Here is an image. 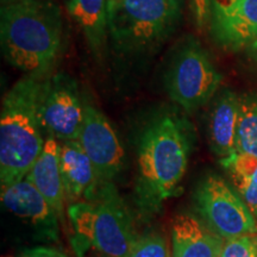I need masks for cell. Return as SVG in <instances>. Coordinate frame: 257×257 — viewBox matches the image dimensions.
Wrapping results in <instances>:
<instances>
[{
  "instance_id": "1",
  "label": "cell",
  "mask_w": 257,
  "mask_h": 257,
  "mask_svg": "<svg viewBox=\"0 0 257 257\" xmlns=\"http://www.w3.org/2000/svg\"><path fill=\"white\" fill-rule=\"evenodd\" d=\"M192 148L188 121L178 115H160L144 127L138 141L136 182L137 201L144 213H156L163 202L178 195Z\"/></svg>"
},
{
  "instance_id": "2",
  "label": "cell",
  "mask_w": 257,
  "mask_h": 257,
  "mask_svg": "<svg viewBox=\"0 0 257 257\" xmlns=\"http://www.w3.org/2000/svg\"><path fill=\"white\" fill-rule=\"evenodd\" d=\"M0 37L8 62L24 73L43 75L60 51V10L49 0L2 5Z\"/></svg>"
},
{
  "instance_id": "3",
  "label": "cell",
  "mask_w": 257,
  "mask_h": 257,
  "mask_svg": "<svg viewBox=\"0 0 257 257\" xmlns=\"http://www.w3.org/2000/svg\"><path fill=\"white\" fill-rule=\"evenodd\" d=\"M44 78L21 79L6 93L0 114V185L2 188L27 178L44 147L40 117Z\"/></svg>"
},
{
  "instance_id": "4",
  "label": "cell",
  "mask_w": 257,
  "mask_h": 257,
  "mask_svg": "<svg viewBox=\"0 0 257 257\" xmlns=\"http://www.w3.org/2000/svg\"><path fill=\"white\" fill-rule=\"evenodd\" d=\"M79 256L88 249L110 257H126L136 242L134 219L113 182L99 184L87 200L68 206Z\"/></svg>"
},
{
  "instance_id": "5",
  "label": "cell",
  "mask_w": 257,
  "mask_h": 257,
  "mask_svg": "<svg viewBox=\"0 0 257 257\" xmlns=\"http://www.w3.org/2000/svg\"><path fill=\"white\" fill-rule=\"evenodd\" d=\"M180 11L172 0H107V32L118 50L142 53L172 34Z\"/></svg>"
},
{
  "instance_id": "6",
  "label": "cell",
  "mask_w": 257,
  "mask_h": 257,
  "mask_svg": "<svg viewBox=\"0 0 257 257\" xmlns=\"http://www.w3.org/2000/svg\"><path fill=\"white\" fill-rule=\"evenodd\" d=\"M193 204L199 218L225 240L257 233L255 217L238 193L219 175L208 174L199 182Z\"/></svg>"
},
{
  "instance_id": "7",
  "label": "cell",
  "mask_w": 257,
  "mask_h": 257,
  "mask_svg": "<svg viewBox=\"0 0 257 257\" xmlns=\"http://www.w3.org/2000/svg\"><path fill=\"white\" fill-rule=\"evenodd\" d=\"M221 75L208 54L195 41H188L176 53L166 75L169 98L192 112L207 104L216 94Z\"/></svg>"
},
{
  "instance_id": "8",
  "label": "cell",
  "mask_w": 257,
  "mask_h": 257,
  "mask_svg": "<svg viewBox=\"0 0 257 257\" xmlns=\"http://www.w3.org/2000/svg\"><path fill=\"white\" fill-rule=\"evenodd\" d=\"M85 108L86 105L73 79L63 74L44 78L40 117L47 136L56 138L59 142L78 140Z\"/></svg>"
},
{
  "instance_id": "9",
  "label": "cell",
  "mask_w": 257,
  "mask_h": 257,
  "mask_svg": "<svg viewBox=\"0 0 257 257\" xmlns=\"http://www.w3.org/2000/svg\"><path fill=\"white\" fill-rule=\"evenodd\" d=\"M76 141L91 160L99 184L113 182L123 170L124 149L110 121L94 106L86 105Z\"/></svg>"
},
{
  "instance_id": "10",
  "label": "cell",
  "mask_w": 257,
  "mask_h": 257,
  "mask_svg": "<svg viewBox=\"0 0 257 257\" xmlns=\"http://www.w3.org/2000/svg\"><path fill=\"white\" fill-rule=\"evenodd\" d=\"M211 34L220 47L248 49L257 41V0H210Z\"/></svg>"
},
{
  "instance_id": "11",
  "label": "cell",
  "mask_w": 257,
  "mask_h": 257,
  "mask_svg": "<svg viewBox=\"0 0 257 257\" xmlns=\"http://www.w3.org/2000/svg\"><path fill=\"white\" fill-rule=\"evenodd\" d=\"M0 198L6 211L34 230L35 238L43 242L59 240V216L28 179L2 188Z\"/></svg>"
},
{
  "instance_id": "12",
  "label": "cell",
  "mask_w": 257,
  "mask_h": 257,
  "mask_svg": "<svg viewBox=\"0 0 257 257\" xmlns=\"http://www.w3.org/2000/svg\"><path fill=\"white\" fill-rule=\"evenodd\" d=\"M225 239L200 218L182 213L172 225V257H220Z\"/></svg>"
},
{
  "instance_id": "13",
  "label": "cell",
  "mask_w": 257,
  "mask_h": 257,
  "mask_svg": "<svg viewBox=\"0 0 257 257\" xmlns=\"http://www.w3.org/2000/svg\"><path fill=\"white\" fill-rule=\"evenodd\" d=\"M60 167L66 201L72 205L87 200L99 181L91 160L78 141L60 144Z\"/></svg>"
},
{
  "instance_id": "14",
  "label": "cell",
  "mask_w": 257,
  "mask_h": 257,
  "mask_svg": "<svg viewBox=\"0 0 257 257\" xmlns=\"http://www.w3.org/2000/svg\"><path fill=\"white\" fill-rule=\"evenodd\" d=\"M46 198L59 218H64V195L60 167V143L56 138L47 136L42 153L27 178Z\"/></svg>"
},
{
  "instance_id": "15",
  "label": "cell",
  "mask_w": 257,
  "mask_h": 257,
  "mask_svg": "<svg viewBox=\"0 0 257 257\" xmlns=\"http://www.w3.org/2000/svg\"><path fill=\"white\" fill-rule=\"evenodd\" d=\"M239 96L225 89L212 105L208 120V138L214 155L220 160L236 153L237 125H238Z\"/></svg>"
},
{
  "instance_id": "16",
  "label": "cell",
  "mask_w": 257,
  "mask_h": 257,
  "mask_svg": "<svg viewBox=\"0 0 257 257\" xmlns=\"http://www.w3.org/2000/svg\"><path fill=\"white\" fill-rule=\"evenodd\" d=\"M67 11L85 35L96 55L101 53L107 36V0H68Z\"/></svg>"
},
{
  "instance_id": "17",
  "label": "cell",
  "mask_w": 257,
  "mask_h": 257,
  "mask_svg": "<svg viewBox=\"0 0 257 257\" xmlns=\"http://www.w3.org/2000/svg\"><path fill=\"white\" fill-rule=\"evenodd\" d=\"M220 165L257 221V157L236 152L220 160Z\"/></svg>"
},
{
  "instance_id": "18",
  "label": "cell",
  "mask_w": 257,
  "mask_h": 257,
  "mask_svg": "<svg viewBox=\"0 0 257 257\" xmlns=\"http://www.w3.org/2000/svg\"><path fill=\"white\" fill-rule=\"evenodd\" d=\"M236 150L257 157V92L239 96Z\"/></svg>"
},
{
  "instance_id": "19",
  "label": "cell",
  "mask_w": 257,
  "mask_h": 257,
  "mask_svg": "<svg viewBox=\"0 0 257 257\" xmlns=\"http://www.w3.org/2000/svg\"><path fill=\"white\" fill-rule=\"evenodd\" d=\"M126 257H170L165 239L159 234L137 237Z\"/></svg>"
},
{
  "instance_id": "20",
  "label": "cell",
  "mask_w": 257,
  "mask_h": 257,
  "mask_svg": "<svg viewBox=\"0 0 257 257\" xmlns=\"http://www.w3.org/2000/svg\"><path fill=\"white\" fill-rule=\"evenodd\" d=\"M220 257H257L256 236H243L225 240Z\"/></svg>"
},
{
  "instance_id": "21",
  "label": "cell",
  "mask_w": 257,
  "mask_h": 257,
  "mask_svg": "<svg viewBox=\"0 0 257 257\" xmlns=\"http://www.w3.org/2000/svg\"><path fill=\"white\" fill-rule=\"evenodd\" d=\"M18 257H69L59 249L48 248V246H37V248L27 249L19 253Z\"/></svg>"
},
{
  "instance_id": "22",
  "label": "cell",
  "mask_w": 257,
  "mask_h": 257,
  "mask_svg": "<svg viewBox=\"0 0 257 257\" xmlns=\"http://www.w3.org/2000/svg\"><path fill=\"white\" fill-rule=\"evenodd\" d=\"M193 11L198 27L202 28L210 17V0H192Z\"/></svg>"
},
{
  "instance_id": "23",
  "label": "cell",
  "mask_w": 257,
  "mask_h": 257,
  "mask_svg": "<svg viewBox=\"0 0 257 257\" xmlns=\"http://www.w3.org/2000/svg\"><path fill=\"white\" fill-rule=\"evenodd\" d=\"M248 50H249L250 55H251L252 57H255V59L257 60V41L248 48Z\"/></svg>"
},
{
  "instance_id": "24",
  "label": "cell",
  "mask_w": 257,
  "mask_h": 257,
  "mask_svg": "<svg viewBox=\"0 0 257 257\" xmlns=\"http://www.w3.org/2000/svg\"><path fill=\"white\" fill-rule=\"evenodd\" d=\"M19 2H25V0H2V5L14 4V3H19Z\"/></svg>"
},
{
  "instance_id": "25",
  "label": "cell",
  "mask_w": 257,
  "mask_h": 257,
  "mask_svg": "<svg viewBox=\"0 0 257 257\" xmlns=\"http://www.w3.org/2000/svg\"><path fill=\"white\" fill-rule=\"evenodd\" d=\"M91 257H110V256H106V255H104V253H100V252H96L95 251Z\"/></svg>"
},
{
  "instance_id": "26",
  "label": "cell",
  "mask_w": 257,
  "mask_h": 257,
  "mask_svg": "<svg viewBox=\"0 0 257 257\" xmlns=\"http://www.w3.org/2000/svg\"><path fill=\"white\" fill-rule=\"evenodd\" d=\"M172 2H175V3H180V4H181V3H182V0H172Z\"/></svg>"
},
{
  "instance_id": "27",
  "label": "cell",
  "mask_w": 257,
  "mask_h": 257,
  "mask_svg": "<svg viewBox=\"0 0 257 257\" xmlns=\"http://www.w3.org/2000/svg\"><path fill=\"white\" fill-rule=\"evenodd\" d=\"M256 240H257V236H256Z\"/></svg>"
}]
</instances>
